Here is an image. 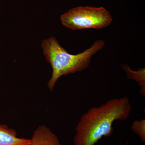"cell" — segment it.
I'll return each mask as SVG.
<instances>
[{
	"mask_svg": "<svg viewBox=\"0 0 145 145\" xmlns=\"http://www.w3.org/2000/svg\"><path fill=\"white\" fill-rule=\"evenodd\" d=\"M105 42L98 40L90 48L76 54H70L61 46L56 38L51 37L41 44L43 53L52 68V77L48 87L52 91L57 81L63 76L82 71L88 67L94 54L103 48Z\"/></svg>",
	"mask_w": 145,
	"mask_h": 145,
	"instance_id": "obj_2",
	"label": "cell"
},
{
	"mask_svg": "<svg viewBox=\"0 0 145 145\" xmlns=\"http://www.w3.org/2000/svg\"><path fill=\"white\" fill-rule=\"evenodd\" d=\"M30 139L18 137L15 130L0 124V145H29Z\"/></svg>",
	"mask_w": 145,
	"mask_h": 145,
	"instance_id": "obj_5",
	"label": "cell"
},
{
	"mask_svg": "<svg viewBox=\"0 0 145 145\" xmlns=\"http://www.w3.org/2000/svg\"><path fill=\"white\" fill-rule=\"evenodd\" d=\"M123 69L127 73V78L136 81L140 87V94L145 96V68L140 69L137 71H133L128 66L124 65Z\"/></svg>",
	"mask_w": 145,
	"mask_h": 145,
	"instance_id": "obj_6",
	"label": "cell"
},
{
	"mask_svg": "<svg viewBox=\"0 0 145 145\" xmlns=\"http://www.w3.org/2000/svg\"><path fill=\"white\" fill-rule=\"evenodd\" d=\"M29 145H61L57 135L44 125L34 131Z\"/></svg>",
	"mask_w": 145,
	"mask_h": 145,
	"instance_id": "obj_4",
	"label": "cell"
},
{
	"mask_svg": "<svg viewBox=\"0 0 145 145\" xmlns=\"http://www.w3.org/2000/svg\"><path fill=\"white\" fill-rule=\"evenodd\" d=\"M64 26L72 30L96 29L108 26L112 22L110 13L103 7L80 6L73 8L61 16Z\"/></svg>",
	"mask_w": 145,
	"mask_h": 145,
	"instance_id": "obj_3",
	"label": "cell"
},
{
	"mask_svg": "<svg viewBox=\"0 0 145 145\" xmlns=\"http://www.w3.org/2000/svg\"><path fill=\"white\" fill-rule=\"evenodd\" d=\"M131 106L127 97L110 99L91 108L81 116L75 127L74 145H95L103 137L113 133V123L129 117Z\"/></svg>",
	"mask_w": 145,
	"mask_h": 145,
	"instance_id": "obj_1",
	"label": "cell"
},
{
	"mask_svg": "<svg viewBox=\"0 0 145 145\" xmlns=\"http://www.w3.org/2000/svg\"><path fill=\"white\" fill-rule=\"evenodd\" d=\"M131 129L138 135L143 142H145V120H135L133 122Z\"/></svg>",
	"mask_w": 145,
	"mask_h": 145,
	"instance_id": "obj_7",
	"label": "cell"
}]
</instances>
